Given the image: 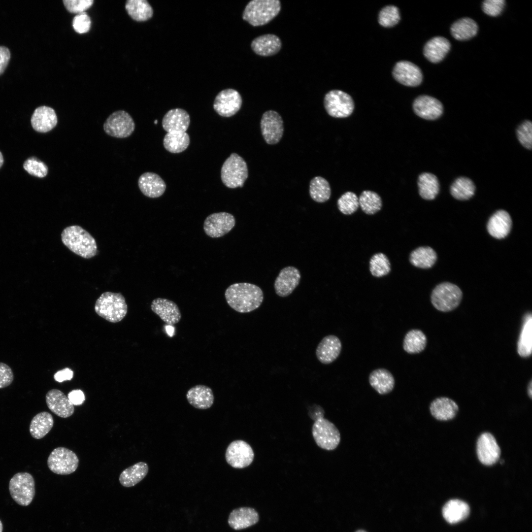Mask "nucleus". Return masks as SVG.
Wrapping results in <instances>:
<instances>
[{
  "instance_id": "f257e3e1",
  "label": "nucleus",
  "mask_w": 532,
  "mask_h": 532,
  "mask_svg": "<svg viewBox=\"0 0 532 532\" xmlns=\"http://www.w3.org/2000/svg\"><path fill=\"white\" fill-rule=\"evenodd\" d=\"M225 297L228 305L241 313L253 311L258 308L264 299L262 289L257 285L249 283H236L231 285L226 290Z\"/></svg>"
},
{
  "instance_id": "f03ea898",
  "label": "nucleus",
  "mask_w": 532,
  "mask_h": 532,
  "mask_svg": "<svg viewBox=\"0 0 532 532\" xmlns=\"http://www.w3.org/2000/svg\"><path fill=\"white\" fill-rule=\"evenodd\" d=\"M63 243L75 254L85 259H90L97 254L95 238L86 230L78 225L65 228L61 233Z\"/></svg>"
},
{
  "instance_id": "7ed1b4c3",
  "label": "nucleus",
  "mask_w": 532,
  "mask_h": 532,
  "mask_svg": "<svg viewBox=\"0 0 532 532\" xmlns=\"http://www.w3.org/2000/svg\"><path fill=\"white\" fill-rule=\"evenodd\" d=\"M281 7L279 0H253L246 5L242 18L253 26H263L279 14Z\"/></svg>"
},
{
  "instance_id": "20e7f679",
  "label": "nucleus",
  "mask_w": 532,
  "mask_h": 532,
  "mask_svg": "<svg viewBox=\"0 0 532 532\" xmlns=\"http://www.w3.org/2000/svg\"><path fill=\"white\" fill-rule=\"evenodd\" d=\"M95 311L100 317L111 323L120 322L126 316L128 306L120 293L105 292L97 299Z\"/></svg>"
},
{
  "instance_id": "39448f33",
  "label": "nucleus",
  "mask_w": 532,
  "mask_h": 532,
  "mask_svg": "<svg viewBox=\"0 0 532 532\" xmlns=\"http://www.w3.org/2000/svg\"><path fill=\"white\" fill-rule=\"evenodd\" d=\"M324 409L320 406L311 417L315 420L312 428L313 438L317 445L322 449L331 451L335 449L340 441V434L336 427L324 418Z\"/></svg>"
},
{
  "instance_id": "423d86ee",
  "label": "nucleus",
  "mask_w": 532,
  "mask_h": 532,
  "mask_svg": "<svg viewBox=\"0 0 532 532\" xmlns=\"http://www.w3.org/2000/svg\"><path fill=\"white\" fill-rule=\"evenodd\" d=\"M248 176L247 165L245 160L236 153H232L223 163L221 178L228 188L242 187Z\"/></svg>"
},
{
  "instance_id": "0eeeda50",
  "label": "nucleus",
  "mask_w": 532,
  "mask_h": 532,
  "mask_svg": "<svg viewBox=\"0 0 532 532\" xmlns=\"http://www.w3.org/2000/svg\"><path fill=\"white\" fill-rule=\"evenodd\" d=\"M463 293L457 285L449 282H443L437 285L432 290L431 301L437 310L449 312L456 309L460 304Z\"/></svg>"
},
{
  "instance_id": "6e6552de",
  "label": "nucleus",
  "mask_w": 532,
  "mask_h": 532,
  "mask_svg": "<svg viewBox=\"0 0 532 532\" xmlns=\"http://www.w3.org/2000/svg\"><path fill=\"white\" fill-rule=\"evenodd\" d=\"M9 490L12 498L17 503L27 506L34 497V480L29 473H17L9 481Z\"/></svg>"
},
{
  "instance_id": "1a4fd4ad",
  "label": "nucleus",
  "mask_w": 532,
  "mask_h": 532,
  "mask_svg": "<svg viewBox=\"0 0 532 532\" xmlns=\"http://www.w3.org/2000/svg\"><path fill=\"white\" fill-rule=\"evenodd\" d=\"M324 105L328 114L336 118L349 117L353 113L355 107L352 97L338 90H331L326 94Z\"/></svg>"
},
{
  "instance_id": "9d476101",
  "label": "nucleus",
  "mask_w": 532,
  "mask_h": 532,
  "mask_svg": "<svg viewBox=\"0 0 532 532\" xmlns=\"http://www.w3.org/2000/svg\"><path fill=\"white\" fill-rule=\"evenodd\" d=\"M79 459L76 454L64 447L55 448L47 459V466L53 472L59 475H68L74 472L78 467Z\"/></svg>"
},
{
  "instance_id": "9b49d317",
  "label": "nucleus",
  "mask_w": 532,
  "mask_h": 532,
  "mask_svg": "<svg viewBox=\"0 0 532 532\" xmlns=\"http://www.w3.org/2000/svg\"><path fill=\"white\" fill-rule=\"evenodd\" d=\"M103 130L108 135L116 138L130 136L135 129L133 118L124 110H117L111 113L103 124Z\"/></svg>"
},
{
  "instance_id": "f8f14e48",
  "label": "nucleus",
  "mask_w": 532,
  "mask_h": 532,
  "mask_svg": "<svg viewBox=\"0 0 532 532\" xmlns=\"http://www.w3.org/2000/svg\"><path fill=\"white\" fill-rule=\"evenodd\" d=\"M254 457V451L251 446L241 440L232 441L228 445L225 453L226 462L235 468H243L249 466L252 463Z\"/></svg>"
},
{
  "instance_id": "ddd939ff",
  "label": "nucleus",
  "mask_w": 532,
  "mask_h": 532,
  "mask_svg": "<svg viewBox=\"0 0 532 532\" xmlns=\"http://www.w3.org/2000/svg\"><path fill=\"white\" fill-rule=\"evenodd\" d=\"M260 127L264 140L268 144H275L281 140L284 132L283 121L276 111L270 110L262 115Z\"/></svg>"
},
{
  "instance_id": "4468645a",
  "label": "nucleus",
  "mask_w": 532,
  "mask_h": 532,
  "mask_svg": "<svg viewBox=\"0 0 532 532\" xmlns=\"http://www.w3.org/2000/svg\"><path fill=\"white\" fill-rule=\"evenodd\" d=\"M235 219L232 214L221 212L208 216L203 223V230L210 237L218 238L228 233L234 227Z\"/></svg>"
},
{
  "instance_id": "2eb2a0df",
  "label": "nucleus",
  "mask_w": 532,
  "mask_h": 532,
  "mask_svg": "<svg viewBox=\"0 0 532 532\" xmlns=\"http://www.w3.org/2000/svg\"><path fill=\"white\" fill-rule=\"evenodd\" d=\"M476 453L480 462L485 466H492L499 460L500 448L492 434L485 432L479 436L476 442Z\"/></svg>"
},
{
  "instance_id": "dca6fc26",
  "label": "nucleus",
  "mask_w": 532,
  "mask_h": 532,
  "mask_svg": "<svg viewBox=\"0 0 532 532\" xmlns=\"http://www.w3.org/2000/svg\"><path fill=\"white\" fill-rule=\"evenodd\" d=\"M242 98L238 91L227 89L220 92L215 97L213 108L221 116L231 117L240 109Z\"/></svg>"
},
{
  "instance_id": "f3484780",
  "label": "nucleus",
  "mask_w": 532,
  "mask_h": 532,
  "mask_svg": "<svg viewBox=\"0 0 532 532\" xmlns=\"http://www.w3.org/2000/svg\"><path fill=\"white\" fill-rule=\"evenodd\" d=\"M392 74L397 81L406 86H419L423 80L420 68L414 63L407 61L397 63L394 67Z\"/></svg>"
},
{
  "instance_id": "a211bd4d",
  "label": "nucleus",
  "mask_w": 532,
  "mask_h": 532,
  "mask_svg": "<svg viewBox=\"0 0 532 532\" xmlns=\"http://www.w3.org/2000/svg\"><path fill=\"white\" fill-rule=\"evenodd\" d=\"M300 277L299 270L294 266L282 268L274 282L276 294L280 297L289 296L299 285Z\"/></svg>"
},
{
  "instance_id": "6ab92c4d",
  "label": "nucleus",
  "mask_w": 532,
  "mask_h": 532,
  "mask_svg": "<svg viewBox=\"0 0 532 532\" xmlns=\"http://www.w3.org/2000/svg\"><path fill=\"white\" fill-rule=\"evenodd\" d=\"M412 107L418 116L427 120H434L443 113V105L436 99L427 95H421L414 100Z\"/></svg>"
},
{
  "instance_id": "aec40b11",
  "label": "nucleus",
  "mask_w": 532,
  "mask_h": 532,
  "mask_svg": "<svg viewBox=\"0 0 532 532\" xmlns=\"http://www.w3.org/2000/svg\"><path fill=\"white\" fill-rule=\"evenodd\" d=\"M152 311L166 324L173 325L181 320V313L178 305L173 301L158 298L151 304Z\"/></svg>"
},
{
  "instance_id": "412c9836",
  "label": "nucleus",
  "mask_w": 532,
  "mask_h": 532,
  "mask_svg": "<svg viewBox=\"0 0 532 532\" xmlns=\"http://www.w3.org/2000/svg\"><path fill=\"white\" fill-rule=\"evenodd\" d=\"M45 399L49 409L59 417L67 418L74 413V405L61 390H49L46 394Z\"/></svg>"
},
{
  "instance_id": "4be33fe9",
  "label": "nucleus",
  "mask_w": 532,
  "mask_h": 532,
  "mask_svg": "<svg viewBox=\"0 0 532 532\" xmlns=\"http://www.w3.org/2000/svg\"><path fill=\"white\" fill-rule=\"evenodd\" d=\"M342 349L341 341L334 335L325 336L318 344L316 356L322 364L327 365L334 362L339 356Z\"/></svg>"
},
{
  "instance_id": "5701e85b",
  "label": "nucleus",
  "mask_w": 532,
  "mask_h": 532,
  "mask_svg": "<svg viewBox=\"0 0 532 532\" xmlns=\"http://www.w3.org/2000/svg\"><path fill=\"white\" fill-rule=\"evenodd\" d=\"M31 125L36 132L41 133L48 132L57 124L58 118L54 109L47 106L36 108L31 117Z\"/></svg>"
},
{
  "instance_id": "b1692460",
  "label": "nucleus",
  "mask_w": 532,
  "mask_h": 532,
  "mask_svg": "<svg viewBox=\"0 0 532 532\" xmlns=\"http://www.w3.org/2000/svg\"><path fill=\"white\" fill-rule=\"evenodd\" d=\"M138 185L142 193L150 198L161 197L166 189L164 180L158 174L151 172L142 174L139 177Z\"/></svg>"
},
{
  "instance_id": "393cba45",
  "label": "nucleus",
  "mask_w": 532,
  "mask_h": 532,
  "mask_svg": "<svg viewBox=\"0 0 532 532\" xmlns=\"http://www.w3.org/2000/svg\"><path fill=\"white\" fill-rule=\"evenodd\" d=\"M259 519V514L254 509L242 507L236 508L230 513L228 522L232 529L240 530L255 525Z\"/></svg>"
},
{
  "instance_id": "a878e982",
  "label": "nucleus",
  "mask_w": 532,
  "mask_h": 532,
  "mask_svg": "<svg viewBox=\"0 0 532 532\" xmlns=\"http://www.w3.org/2000/svg\"><path fill=\"white\" fill-rule=\"evenodd\" d=\"M251 47L256 54L268 57L277 54L280 51L282 42L277 35L265 34L254 38L251 43Z\"/></svg>"
},
{
  "instance_id": "bb28decb",
  "label": "nucleus",
  "mask_w": 532,
  "mask_h": 532,
  "mask_svg": "<svg viewBox=\"0 0 532 532\" xmlns=\"http://www.w3.org/2000/svg\"><path fill=\"white\" fill-rule=\"evenodd\" d=\"M190 122V116L186 110L181 108H174L169 110L164 115L162 126L167 133L174 131L186 132Z\"/></svg>"
},
{
  "instance_id": "cd10ccee",
  "label": "nucleus",
  "mask_w": 532,
  "mask_h": 532,
  "mask_svg": "<svg viewBox=\"0 0 532 532\" xmlns=\"http://www.w3.org/2000/svg\"><path fill=\"white\" fill-rule=\"evenodd\" d=\"M512 220L509 213L504 210H499L489 219L487 230L489 234L497 239H501L509 233Z\"/></svg>"
},
{
  "instance_id": "c85d7f7f",
  "label": "nucleus",
  "mask_w": 532,
  "mask_h": 532,
  "mask_svg": "<svg viewBox=\"0 0 532 532\" xmlns=\"http://www.w3.org/2000/svg\"><path fill=\"white\" fill-rule=\"evenodd\" d=\"M431 415L439 421H449L453 419L459 411L458 404L447 397H439L434 399L430 404Z\"/></svg>"
},
{
  "instance_id": "c756f323",
  "label": "nucleus",
  "mask_w": 532,
  "mask_h": 532,
  "mask_svg": "<svg viewBox=\"0 0 532 532\" xmlns=\"http://www.w3.org/2000/svg\"><path fill=\"white\" fill-rule=\"evenodd\" d=\"M188 402L199 409L210 408L214 402V395L212 389L203 385H197L191 388L186 393Z\"/></svg>"
},
{
  "instance_id": "7c9ffc66",
  "label": "nucleus",
  "mask_w": 532,
  "mask_h": 532,
  "mask_svg": "<svg viewBox=\"0 0 532 532\" xmlns=\"http://www.w3.org/2000/svg\"><path fill=\"white\" fill-rule=\"evenodd\" d=\"M450 47V43L447 39L442 36H436L425 44L423 53L430 62L437 63L444 59L449 51Z\"/></svg>"
},
{
  "instance_id": "2f4dec72",
  "label": "nucleus",
  "mask_w": 532,
  "mask_h": 532,
  "mask_svg": "<svg viewBox=\"0 0 532 532\" xmlns=\"http://www.w3.org/2000/svg\"><path fill=\"white\" fill-rule=\"evenodd\" d=\"M370 386L379 394H387L393 390L395 379L392 373L385 368L373 370L369 375Z\"/></svg>"
},
{
  "instance_id": "473e14b6",
  "label": "nucleus",
  "mask_w": 532,
  "mask_h": 532,
  "mask_svg": "<svg viewBox=\"0 0 532 532\" xmlns=\"http://www.w3.org/2000/svg\"><path fill=\"white\" fill-rule=\"evenodd\" d=\"M469 506L466 502L457 499L447 501L442 508V515L450 524H456L465 519L469 515Z\"/></svg>"
},
{
  "instance_id": "72a5a7b5",
  "label": "nucleus",
  "mask_w": 532,
  "mask_h": 532,
  "mask_svg": "<svg viewBox=\"0 0 532 532\" xmlns=\"http://www.w3.org/2000/svg\"><path fill=\"white\" fill-rule=\"evenodd\" d=\"M148 465L143 462L137 463L124 469L119 478L120 484L125 487H131L140 482L147 474Z\"/></svg>"
},
{
  "instance_id": "f704fd0d",
  "label": "nucleus",
  "mask_w": 532,
  "mask_h": 532,
  "mask_svg": "<svg viewBox=\"0 0 532 532\" xmlns=\"http://www.w3.org/2000/svg\"><path fill=\"white\" fill-rule=\"evenodd\" d=\"M419 194L426 200L435 198L439 191V184L437 177L432 173L423 172L418 178Z\"/></svg>"
},
{
  "instance_id": "c9c22d12",
  "label": "nucleus",
  "mask_w": 532,
  "mask_h": 532,
  "mask_svg": "<svg viewBox=\"0 0 532 532\" xmlns=\"http://www.w3.org/2000/svg\"><path fill=\"white\" fill-rule=\"evenodd\" d=\"M54 425L52 415L47 412L42 411L33 417L30 425V432L32 436L35 439L44 437L51 430Z\"/></svg>"
},
{
  "instance_id": "e433bc0d",
  "label": "nucleus",
  "mask_w": 532,
  "mask_h": 532,
  "mask_svg": "<svg viewBox=\"0 0 532 532\" xmlns=\"http://www.w3.org/2000/svg\"><path fill=\"white\" fill-rule=\"evenodd\" d=\"M478 31L477 23L472 19L466 17L454 22L451 27V33L456 39L466 40L474 36Z\"/></svg>"
},
{
  "instance_id": "4c0bfd02",
  "label": "nucleus",
  "mask_w": 532,
  "mask_h": 532,
  "mask_svg": "<svg viewBox=\"0 0 532 532\" xmlns=\"http://www.w3.org/2000/svg\"><path fill=\"white\" fill-rule=\"evenodd\" d=\"M190 144V137L185 132L174 131L167 133L163 139L165 148L172 153H179L185 150Z\"/></svg>"
},
{
  "instance_id": "58836bf2",
  "label": "nucleus",
  "mask_w": 532,
  "mask_h": 532,
  "mask_svg": "<svg viewBox=\"0 0 532 532\" xmlns=\"http://www.w3.org/2000/svg\"><path fill=\"white\" fill-rule=\"evenodd\" d=\"M532 318L531 313L524 318L523 327L517 344V352L520 356L527 358L532 354Z\"/></svg>"
},
{
  "instance_id": "ea45409f",
  "label": "nucleus",
  "mask_w": 532,
  "mask_h": 532,
  "mask_svg": "<svg viewBox=\"0 0 532 532\" xmlns=\"http://www.w3.org/2000/svg\"><path fill=\"white\" fill-rule=\"evenodd\" d=\"M125 8L130 17L138 22L147 21L153 15L152 7L146 0H128Z\"/></svg>"
},
{
  "instance_id": "a19ab883",
  "label": "nucleus",
  "mask_w": 532,
  "mask_h": 532,
  "mask_svg": "<svg viewBox=\"0 0 532 532\" xmlns=\"http://www.w3.org/2000/svg\"><path fill=\"white\" fill-rule=\"evenodd\" d=\"M427 342V337L421 330L412 329L409 331L404 337L403 349L408 354H418L425 349Z\"/></svg>"
},
{
  "instance_id": "79ce46f5",
  "label": "nucleus",
  "mask_w": 532,
  "mask_h": 532,
  "mask_svg": "<svg viewBox=\"0 0 532 532\" xmlns=\"http://www.w3.org/2000/svg\"><path fill=\"white\" fill-rule=\"evenodd\" d=\"M437 259L435 251L430 247H420L413 251L410 255V262L414 266L429 268L432 267Z\"/></svg>"
},
{
  "instance_id": "37998d69",
  "label": "nucleus",
  "mask_w": 532,
  "mask_h": 532,
  "mask_svg": "<svg viewBox=\"0 0 532 532\" xmlns=\"http://www.w3.org/2000/svg\"><path fill=\"white\" fill-rule=\"evenodd\" d=\"M309 194L316 202L322 203L328 200L331 195L329 182L321 176L314 177L310 182Z\"/></svg>"
},
{
  "instance_id": "c03bdc74",
  "label": "nucleus",
  "mask_w": 532,
  "mask_h": 532,
  "mask_svg": "<svg viewBox=\"0 0 532 532\" xmlns=\"http://www.w3.org/2000/svg\"><path fill=\"white\" fill-rule=\"evenodd\" d=\"M475 186L468 178L460 177L457 178L450 187L452 196L459 200H466L474 194Z\"/></svg>"
},
{
  "instance_id": "a18cd8bd",
  "label": "nucleus",
  "mask_w": 532,
  "mask_h": 532,
  "mask_svg": "<svg viewBox=\"0 0 532 532\" xmlns=\"http://www.w3.org/2000/svg\"><path fill=\"white\" fill-rule=\"evenodd\" d=\"M359 203L362 210L368 215H372L379 211L382 206L380 196L370 190H365L361 193L359 198Z\"/></svg>"
},
{
  "instance_id": "49530a36",
  "label": "nucleus",
  "mask_w": 532,
  "mask_h": 532,
  "mask_svg": "<svg viewBox=\"0 0 532 532\" xmlns=\"http://www.w3.org/2000/svg\"><path fill=\"white\" fill-rule=\"evenodd\" d=\"M370 271L372 275L380 277L386 275L391 270V265L387 257L382 253L374 255L369 262Z\"/></svg>"
},
{
  "instance_id": "de8ad7c7",
  "label": "nucleus",
  "mask_w": 532,
  "mask_h": 532,
  "mask_svg": "<svg viewBox=\"0 0 532 532\" xmlns=\"http://www.w3.org/2000/svg\"><path fill=\"white\" fill-rule=\"evenodd\" d=\"M400 19L399 8L394 5H387L380 10L378 21L381 26L390 28L397 25Z\"/></svg>"
},
{
  "instance_id": "09e8293b",
  "label": "nucleus",
  "mask_w": 532,
  "mask_h": 532,
  "mask_svg": "<svg viewBox=\"0 0 532 532\" xmlns=\"http://www.w3.org/2000/svg\"><path fill=\"white\" fill-rule=\"evenodd\" d=\"M337 204L341 212L345 215H350L358 208L359 198L355 193L347 192L338 199Z\"/></svg>"
},
{
  "instance_id": "8fccbe9b",
  "label": "nucleus",
  "mask_w": 532,
  "mask_h": 532,
  "mask_svg": "<svg viewBox=\"0 0 532 532\" xmlns=\"http://www.w3.org/2000/svg\"><path fill=\"white\" fill-rule=\"evenodd\" d=\"M24 169L30 174L39 178L46 176L48 172L47 166L36 157H30L23 164Z\"/></svg>"
},
{
  "instance_id": "3c124183",
  "label": "nucleus",
  "mask_w": 532,
  "mask_h": 532,
  "mask_svg": "<svg viewBox=\"0 0 532 532\" xmlns=\"http://www.w3.org/2000/svg\"><path fill=\"white\" fill-rule=\"evenodd\" d=\"M520 143L526 148L531 150L532 146V124L531 121L523 122L516 130Z\"/></svg>"
},
{
  "instance_id": "603ef678",
  "label": "nucleus",
  "mask_w": 532,
  "mask_h": 532,
  "mask_svg": "<svg viewBox=\"0 0 532 532\" xmlns=\"http://www.w3.org/2000/svg\"><path fill=\"white\" fill-rule=\"evenodd\" d=\"M64 4L69 12L80 13L84 12L93 4V0H64Z\"/></svg>"
},
{
  "instance_id": "864d4df0",
  "label": "nucleus",
  "mask_w": 532,
  "mask_h": 532,
  "mask_svg": "<svg viewBox=\"0 0 532 532\" xmlns=\"http://www.w3.org/2000/svg\"><path fill=\"white\" fill-rule=\"evenodd\" d=\"M91 25V19L85 12L77 14L72 20L73 28L79 33L88 32L90 29Z\"/></svg>"
},
{
  "instance_id": "5fc2aeb1",
  "label": "nucleus",
  "mask_w": 532,
  "mask_h": 532,
  "mask_svg": "<svg viewBox=\"0 0 532 532\" xmlns=\"http://www.w3.org/2000/svg\"><path fill=\"white\" fill-rule=\"evenodd\" d=\"M505 3L504 0H486L483 2L482 9L490 16H497L502 12Z\"/></svg>"
},
{
  "instance_id": "6e6d98bb",
  "label": "nucleus",
  "mask_w": 532,
  "mask_h": 532,
  "mask_svg": "<svg viewBox=\"0 0 532 532\" xmlns=\"http://www.w3.org/2000/svg\"><path fill=\"white\" fill-rule=\"evenodd\" d=\"M14 379V374L10 367L0 362V389L9 386Z\"/></svg>"
},
{
  "instance_id": "4d7b16f0",
  "label": "nucleus",
  "mask_w": 532,
  "mask_h": 532,
  "mask_svg": "<svg viewBox=\"0 0 532 532\" xmlns=\"http://www.w3.org/2000/svg\"><path fill=\"white\" fill-rule=\"evenodd\" d=\"M67 398L73 405L82 404L85 399V395L81 390H73L67 395Z\"/></svg>"
},
{
  "instance_id": "13d9d810",
  "label": "nucleus",
  "mask_w": 532,
  "mask_h": 532,
  "mask_svg": "<svg viewBox=\"0 0 532 532\" xmlns=\"http://www.w3.org/2000/svg\"><path fill=\"white\" fill-rule=\"evenodd\" d=\"M10 58L9 50L6 47L0 46V75L5 70Z\"/></svg>"
},
{
  "instance_id": "bf43d9fd",
  "label": "nucleus",
  "mask_w": 532,
  "mask_h": 532,
  "mask_svg": "<svg viewBox=\"0 0 532 532\" xmlns=\"http://www.w3.org/2000/svg\"><path fill=\"white\" fill-rule=\"evenodd\" d=\"M73 376V372L69 368H65L57 371L54 376V379L59 382H62L66 380H70Z\"/></svg>"
},
{
  "instance_id": "052dcab7",
  "label": "nucleus",
  "mask_w": 532,
  "mask_h": 532,
  "mask_svg": "<svg viewBox=\"0 0 532 532\" xmlns=\"http://www.w3.org/2000/svg\"><path fill=\"white\" fill-rule=\"evenodd\" d=\"M532 381H531L529 383V384L528 385V395H529V396L530 397V398H532Z\"/></svg>"
},
{
  "instance_id": "680f3d73",
  "label": "nucleus",
  "mask_w": 532,
  "mask_h": 532,
  "mask_svg": "<svg viewBox=\"0 0 532 532\" xmlns=\"http://www.w3.org/2000/svg\"><path fill=\"white\" fill-rule=\"evenodd\" d=\"M3 162H4L3 157V156H2V154L1 152L0 151V168L2 166V165L3 164Z\"/></svg>"
},
{
  "instance_id": "e2e57ef3",
  "label": "nucleus",
  "mask_w": 532,
  "mask_h": 532,
  "mask_svg": "<svg viewBox=\"0 0 532 532\" xmlns=\"http://www.w3.org/2000/svg\"><path fill=\"white\" fill-rule=\"evenodd\" d=\"M2 523H1V521L0 520V532H2Z\"/></svg>"
},
{
  "instance_id": "0e129e2a",
  "label": "nucleus",
  "mask_w": 532,
  "mask_h": 532,
  "mask_svg": "<svg viewBox=\"0 0 532 532\" xmlns=\"http://www.w3.org/2000/svg\"><path fill=\"white\" fill-rule=\"evenodd\" d=\"M355 532H366V531H365L364 530H357V531H356Z\"/></svg>"
},
{
  "instance_id": "69168bd1",
  "label": "nucleus",
  "mask_w": 532,
  "mask_h": 532,
  "mask_svg": "<svg viewBox=\"0 0 532 532\" xmlns=\"http://www.w3.org/2000/svg\"><path fill=\"white\" fill-rule=\"evenodd\" d=\"M154 123H155V124H157V120H156L155 121V122H154Z\"/></svg>"
}]
</instances>
